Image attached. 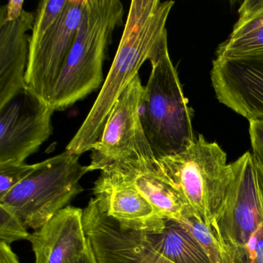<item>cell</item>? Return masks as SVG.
Returning <instances> with one entry per match:
<instances>
[{"mask_svg": "<svg viewBox=\"0 0 263 263\" xmlns=\"http://www.w3.org/2000/svg\"><path fill=\"white\" fill-rule=\"evenodd\" d=\"M24 221L6 206L0 204V242L10 245L20 240H28L30 233Z\"/></svg>", "mask_w": 263, "mask_h": 263, "instance_id": "obj_19", "label": "cell"}, {"mask_svg": "<svg viewBox=\"0 0 263 263\" xmlns=\"http://www.w3.org/2000/svg\"><path fill=\"white\" fill-rule=\"evenodd\" d=\"M155 164L187 210L211 230L233 176L226 152L199 135L184 152L156 160Z\"/></svg>", "mask_w": 263, "mask_h": 263, "instance_id": "obj_4", "label": "cell"}, {"mask_svg": "<svg viewBox=\"0 0 263 263\" xmlns=\"http://www.w3.org/2000/svg\"><path fill=\"white\" fill-rule=\"evenodd\" d=\"M124 14L120 0H85L76 39L49 102L55 111L71 107L102 87L103 65Z\"/></svg>", "mask_w": 263, "mask_h": 263, "instance_id": "obj_3", "label": "cell"}, {"mask_svg": "<svg viewBox=\"0 0 263 263\" xmlns=\"http://www.w3.org/2000/svg\"><path fill=\"white\" fill-rule=\"evenodd\" d=\"M54 109L27 88L0 107V164H21L52 135Z\"/></svg>", "mask_w": 263, "mask_h": 263, "instance_id": "obj_9", "label": "cell"}, {"mask_svg": "<svg viewBox=\"0 0 263 263\" xmlns=\"http://www.w3.org/2000/svg\"><path fill=\"white\" fill-rule=\"evenodd\" d=\"M144 235L152 247L172 263H212L205 251L178 220L165 218L159 232Z\"/></svg>", "mask_w": 263, "mask_h": 263, "instance_id": "obj_17", "label": "cell"}, {"mask_svg": "<svg viewBox=\"0 0 263 263\" xmlns=\"http://www.w3.org/2000/svg\"><path fill=\"white\" fill-rule=\"evenodd\" d=\"M80 157L65 151L37 163L0 204L13 211L27 228L41 229L84 191L80 181L90 170L80 163Z\"/></svg>", "mask_w": 263, "mask_h": 263, "instance_id": "obj_6", "label": "cell"}, {"mask_svg": "<svg viewBox=\"0 0 263 263\" xmlns=\"http://www.w3.org/2000/svg\"><path fill=\"white\" fill-rule=\"evenodd\" d=\"M180 221L205 251L212 263H221L219 244L212 231L189 211Z\"/></svg>", "mask_w": 263, "mask_h": 263, "instance_id": "obj_18", "label": "cell"}, {"mask_svg": "<svg viewBox=\"0 0 263 263\" xmlns=\"http://www.w3.org/2000/svg\"><path fill=\"white\" fill-rule=\"evenodd\" d=\"M35 263H74L87 250L84 209L68 205L30 233Z\"/></svg>", "mask_w": 263, "mask_h": 263, "instance_id": "obj_14", "label": "cell"}, {"mask_svg": "<svg viewBox=\"0 0 263 263\" xmlns=\"http://www.w3.org/2000/svg\"><path fill=\"white\" fill-rule=\"evenodd\" d=\"M175 2L133 0L124 32L107 78L93 107L66 151L81 156L91 151L102 135L109 115L124 89L167 46L166 23Z\"/></svg>", "mask_w": 263, "mask_h": 263, "instance_id": "obj_1", "label": "cell"}, {"mask_svg": "<svg viewBox=\"0 0 263 263\" xmlns=\"http://www.w3.org/2000/svg\"><path fill=\"white\" fill-rule=\"evenodd\" d=\"M211 80L221 104L246 119L263 118V54L216 57Z\"/></svg>", "mask_w": 263, "mask_h": 263, "instance_id": "obj_10", "label": "cell"}, {"mask_svg": "<svg viewBox=\"0 0 263 263\" xmlns=\"http://www.w3.org/2000/svg\"><path fill=\"white\" fill-rule=\"evenodd\" d=\"M0 263H21L11 246L0 242Z\"/></svg>", "mask_w": 263, "mask_h": 263, "instance_id": "obj_22", "label": "cell"}, {"mask_svg": "<svg viewBox=\"0 0 263 263\" xmlns=\"http://www.w3.org/2000/svg\"><path fill=\"white\" fill-rule=\"evenodd\" d=\"M84 226L98 263H172L152 247L144 233L125 230L107 216L95 198L84 209Z\"/></svg>", "mask_w": 263, "mask_h": 263, "instance_id": "obj_11", "label": "cell"}, {"mask_svg": "<svg viewBox=\"0 0 263 263\" xmlns=\"http://www.w3.org/2000/svg\"><path fill=\"white\" fill-rule=\"evenodd\" d=\"M144 91L141 78L137 75L118 98L101 138L92 147L90 172L102 170L116 161L156 160L141 121Z\"/></svg>", "mask_w": 263, "mask_h": 263, "instance_id": "obj_7", "label": "cell"}, {"mask_svg": "<svg viewBox=\"0 0 263 263\" xmlns=\"http://www.w3.org/2000/svg\"><path fill=\"white\" fill-rule=\"evenodd\" d=\"M93 192L101 210L125 230L147 234L164 226L166 218L110 165L101 170Z\"/></svg>", "mask_w": 263, "mask_h": 263, "instance_id": "obj_12", "label": "cell"}, {"mask_svg": "<svg viewBox=\"0 0 263 263\" xmlns=\"http://www.w3.org/2000/svg\"><path fill=\"white\" fill-rule=\"evenodd\" d=\"M152 72L144 87L141 121L155 159L181 153L195 140L193 110L184 97L168 47L150 61Z\"/></svg>", "mask_w": 263, "mask_h": 263, "instance_id": "obj_5", "label": "cell"}, {"mask_svg": "<svg viewBox=\"0 0 263 263\" xmlns=\"http://www.w3.org/2000/svg\"><path fill=\"white\" fill-rule=\"evenodd\" d=\"M155 161L127 160L108 165L133 184L164 218L181 221L187 209L175 187L157 170Z\"/></svg>", "mask_w": 263, "mask_h": 263, "instance_id": "obj_15", "label": "cell"}, {"mask_svg": "<svg viewBox=\"0 0 263 263\" xmlns=\"http://www.w3.org/2000/svg\"><path fill=\"white\" fill-rule=\"evenodd\" d=\"M35 167L36 164H27L25 162L0 164V199L27 178Z\"/></svg>", "mask_w": 263, "mask_h": 263, "instance_id": "obj_20", "label": "cell"}, {"mask_svg": "<svg viewBox=\"0 0 263 263\" xmlns=\"http://www.w3.org/2000/svg\"><path fill=\"white\" fill-rule=\"evenodd\" d=\"M84 5L85 0H68L47 31L32 33L29 39L26 88L48 104L76 39Z\"/></svg>", "mask_w": 263, "mask_h": 263, "instance_id": "obj_8", "label": "cell"}, {"mask_svg": "<svg viewBox=\"0 0 263 263\" xmlns=\"http://www.w3.org/2000/svg\"><path fill=\"white\" fill-rule=\"evenodd\" d=\"M263 54V0H246L229 38L218 46L216 57Z\"/></svg>", "mask_w": 263, "mask_h": 263, "instance_id": "obj_16", "label": "cell"}, {"mask_svg": "<svg viewBox=\"0 0 263 263\" xmlns=\"http://www.w3.org/2000/svg\"><path fill=\"white\" fill-rule=\"evenodd\" d=\"M24 1H10L0 10V107L26 88L29 56L27 32L33 29V13Z\"/></svg>", "mask_w": 263, "mask_h": 263, "instance_id": "obj_13", "label": "cell"}, {"mask_svg": "<svg viewBox=\"0 0 263 263\" xmlns=\"http://www.w3.org/2000/svg\"><path fill=\"white\" fill-rule=\"evenodd\" d=\"M252 157L263 169V118L249 120Z\"/></svg>", "mask_w": 263, "mask_h": 263, "instance_id": "obj_21", "label": "cell"}, {"mask_svg": "<svg viewBox=\"0 0 263 263\" xmlns=\"http://www.w3.org/2000/svg\"><path fill=\"white\" fill-rule=\"evenodd\" d=\"M74 263H98V261H97L96 258H95L91 249L89 247L88 250L79 259L77 260Z\"/></svg>", "mask_w": 263, "mask_h": 263, "instance_id": "obj_23", "label": "cell"}, {"mask_svg": "<svg viewBox=\"0 0 263 263\" xmlns=\"http://www.w3.org/2000/svg\"><path fill=\"white\" fill-rule=\"evenodd\" d=\"M231 164L233 176L211 231L221 263H263V169L250 152Z\"/></svg>", "mask_w": 263, "mask_h": 263, "instance_id": "obj_2", "label": "cell"}]
</instances>
